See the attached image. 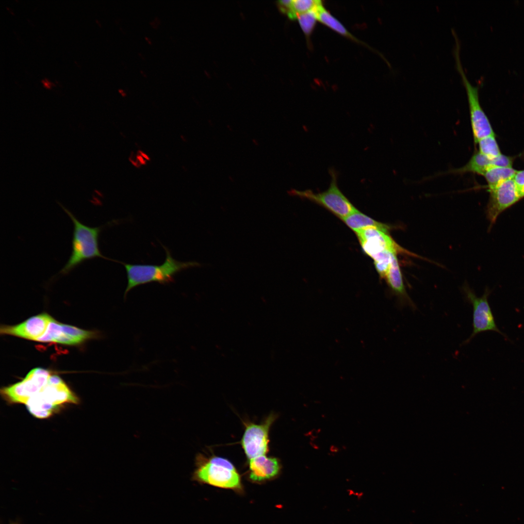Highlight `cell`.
I'll list each match as a JSON object with an SVG mask.
<instances>
[{"instance_id": "5bb4252c", "label": "cell", "mask_w": 524, "mask_h": 524, "mask_svg": "<svg viewBox=\"0 0 524 524\" xmlns=\"http://www.w3.org/2000/svg\"><path fill=\"white\" fill-rule=\"evenodd\" d=\"M396 255H393L390 267L384 279L392 293L397 297L398 307L402 309L408 306L415 311L417 309L416 305L406 292Z\"/></svg>"}, {"instance_id": "5b68a950", "label": "cell", "mask_w": 524, "mask_h": 524, "mask_svg": "<svg viewBox=\"0 0 524 524\" xmlns=\"http://www.w3.org/2000/svg\"><path fill=\"white\" fill-rule=\"evenodd\" d=\"M454 36L456 41L454 50L456 66L461 76L466 91L472 130L475 143L476 144L481 138L494 135L495 133L489 119L480 105L479 98V86L473 85L468 80L464 71L459 56V40L457 35Z\"/></svg>"}, {"instance_id": "7c38bea8", "label": "cell", "mask_w": 524, "mask_h": 524, "mask_svg": "<svg viewBox=\"0 0 524 524\" xmlns=\"http://www.w3.org/2000/svg\"><path fill=\"white\" fill-rule=\"evenodd\" d=\"M53 318L46 313L33 316L15 326H2L1 334L10 335L33 341L44 334Z\"/></svg>"}, {"instance_id": "7402d4cb", "label": "cell", "mask_w": 524, "mask_h": 524, "mask_svg": "<svg viewBox=\"0 0 524 524\" xmlns=\"http://www.w3.org/2000/svg\"><path fill=\"white\" fill-rule=\"evenodd\" d=\"M393 254L395 253L386 250L373 259L377 271L381 278H385L386 276Z\"/></svg>"}, {"instance_id": "cb8c5ba5", "label": "cell", "mask_w": 524, "mask_h": 524, "mask_svg": "<svg viewBox=\"0 0 524 524\" xmlns=\"http://www.w3.org/2000/svg\"><path fill=\"white\" fill-rule=\"evenodd\" d=\"M292 3V0H281L277 1L280 10L287 16L291 12Z\"/></svg>"}, {"instance_id": "30bf717a", "label": "cell", "mask_w": 524, "mask_h": 524, "mask_svg": "<svg viewBox=\"0 0 524 524\" xmlns=\"http://www.w3.org/2000/svg\"><path fill=\"white\" fill-rule=\"evenodd\" d=\"M364 252L373 259L388 250L395 254L405 253L416 255L398 245L388 232L376 228H367L355 232Z\"/></svg>"}, {"instance_id": "4fadbf2b", "label": "cell", "mask_w": 524, "mask_h": 524, "mask_svg": "<svg viewBox=\"0 0 524 524\" xmlns=\"http://www.w3.org/2000/svg\"><path fill=\"white\" fill-rule=\"evenodd\" d=\"M513 163V159L511 156L501 154L496 158H490L478 151L464 165L451 170L449 173L458 175L472 173L483 176L492 167H511Z\"/></svg>"}, {"instance_id": "603a6c76", "label": "cell", "mask_w": 524, "mask_h": 524, "mask_svg": "<svg viewBox=\"0 0 524 524\" xmlns=\"http://www.w3.org/2000/svg\"><path fill=\"white\" fill-rule=\"evenodd\" d=\"M513 179L521 199L524 197V170L517 171Z\"/></svg>"}, {"instance_id": "9c48e42d", "label": "cell", "mask_w": 524, "mask_h": 524, "mask_svg": "<svg viewBox=\"0 0 524 524\" xmlns=\"http://www.w3.org/2000/svg\"><path fill=\"white\" fill-rule=\"evenodd\" d=\"M275 419L276 416L271 414L262 423H250L246 426L241 444L248 460L266 455L269 450V431Z\"/></svg>"}, {"instance_id": "277c9868", "label": "cell", "mask_w": 524, "mask_h": 524, "mask_svg": "<svg viewBox=\"0 0 524 524\" xmlns=\"http://www.w3.org/2000/svg\"><path fill=\"white\" fill-rule=\"evenodd\" d=\"M78 400L61 378L50 375L47 384L25 405L33 415L42 419L50 416L63 404H77Z\"/></svg>"}, {"instance_id": "e0dca14e", "label": "cell", "mask_w": 524, "mask_h": 524, "mask_svg": "<svg viewBox=\"0 0 524 524\" xmlns=\"http://www.w3.org/2000/svg\"><path fill=\"white\" fill-rule=\"evenodd\" d=\"M317 17L318 21L340 34L350 38L357 43H361L360 41L351 34L339 20L326 10L323 4L320 5L317 8Z\"/></svg>"}, {"instance_id": "9a60e30c", "label": "cell", "mask_w": 524, "mask_h": 524, "mask_svg": "<svg viewBox=\"0 0 524 524\" xmlns=\"http://www.w3.org/2000/svg\"><path fill=\"white\" fill-rule=\"evenodd\" d=\"M249 478L254 482H260L277 476L281 470L279 459L276 458L261 456L248 460Z\"/></svg>"}, {"instance_id": "484cf974", "label": "cell", "mask_w": 524, "mask_h": 524, "mask_svg": "<svg viewBox=\"0 0 524 524\" xmlns=\"http://www.w3.org/2000/svg\"><path fill=\"white\" fill-rule=\"evenodd\" d=\"M118 91H119V93H121V94L123 96H126V93H125L123 89H119Z\"/></svg>"}, {"instance_id": "d6986e66", "label": "cell", "mask_w": 524, "mask_h": 524, "mask_svg": "<svg viewBox=\"0 0 524 524\" xmlns=\"http://www.w3.org/2000/svg\"><path fill=\"white\" fill-rule=\"evenodd\" d=\"M476 144H478V151L490 158H496L502 154L495 134L483 137Z\"/></svg>"}, {"instance_id": "ba28073f", "label": "cell", "mask_w": 524, "mask_h": 524, "mask_svg": "<svg viewBox=\"0 0 524 524\" xmlns=\"http://www.w3.org/2000/svg\"><path fill=\"white\" fill-rule=\"evenodd\" d=\"M50 376L48 370L34 368L22 381L1 389V394L9 403L25 404L47 384Z\"/></svg>"}, {"instance_id": "ffe728a7", "label": "cell", "mask_w": 524, "mask_h": 524, "mask_svg": "<svg viewBox=\"0 0 524 524\" xmlns=\"http://www.w3.org/2000/svg\"><path fill=\"white\" fill-rule=\"evenodd\" d=\"M319 0H292L291 10L288 17L296 19L298 15L308 12L322 4Z\"/></svg>"}, {"instance_id": "52a82bcc", "label": "cell", "mask_w": 524, "mask_h": 524, "mask_svg": "<svg viewBox=\"0 0 524 524\" xmlns=\"http://www.w3.org/2000/svg\"><path fill=\"white\" fill-rule=\"evenodd\" d=\"M463 291L467 301L473 307V332L470 337L464 341L462 345L469 343L477 334L484 331H495L506 337L498 328L488 302V298L490 291L487 288L481 297H477L475 292L468 286L463 287Z\"/></svg>"}, {"instance_id": "8992f818", "label": "cell", "mask_w": 524, "mask_h": 524, "mask_svg": "<svg viewBox=\"0 0 524 524\" xmlns=\"http://www.w3.org/2000/svg\"><path fill=\"white\" fill-rule=\"evenodd\" d=\"M331 180L328 188L325 191L315 193L311 190H291L289 194L313 202L329 211L343 219L358 210L344 195L338 185L337 174L330 170Z\"/></svg>"}, {"instance_id": "ac0fdd59", "label": "cell", "mask_w": 524, "mask_h": 524, "mask_svg": "<svg viewBox=\"0 0 524 524\" xmlns=\"http://www.w3.org/2000/svg\"><path fill=\"white\" fill-rule=\"evenodd\" d=\"M517 170L512 167H492L484 174L488 190L508 180L513 179Z\"/></svg>"}, {"instance_id": "7a4b0ae2", "label": "cell", "mask_w": 524, "mask_h": 524, "mask_svg": "<svg viewBox=\"0 0 524 524\" xmlns=\"http://www.w3.org/2000/svg\"><path fill=\"white\" fill-rule=\"evenodd\" d=\"M73 224L71 254L64 266L56 276L68 275L84 261L101 258L120 263L104 256L98 247V238L103 227H91L81 223L67 208L58 202Z\"/></svg>"}, {"instance_id": "44dd1931", "label": "cell", "mask_w": 524, "mask_h": 524, "mask_svg": "<svg viewBox=\"0 0 524 524\" xmlns=\"http://www.w3.org/2000/svg\"><path fill=\"white\" fill-rule=\"evenodd\" d=\"M322 4H321L314 9L299 15L296 19L298 20L299 25L303 33L307 37H309L311 34L317 20V10L318 7Z\"/></svg>"}, {"instance_id": "d4e9b609", "label": "cell", "mask_w": 524, "mask_h": 524, "mask_svg": "<svg viewBox=\"0 0 524 524\" xmlns=\"http://www.w3.org/2000/svg\"><path fill=\"white\" fill-rule=\"evenodd\" d=\"M42 82L46 87L49 88L50 87L51 82H49L47 79L42 80Z\"/></svg>"}, {"instance_id": "6da1fadb", "label": "cell", "mask_w": 524, "mask_h": 524, "mask_svg": "<svg viewBox=\"0 0 524 524\" xmlns=\"http://www.w3.org/2000/svg\"><path fill=\"white\" fill-rule=\"evenodd\" d=\"M166 258L161 265L131 264L121 263L125 267L127 277V285L124 292L125 298L133 288L152 282L162 284L174 282V276L184 270L200 266L196 262H180L174 259L167 248L163 246Z\"/></svg>"}, {"instance_id": "3957f363", "label": "cell", "mask_w": 524, "mask_h": 524, "mask_svg": "<svg viewBox=\"0 0 524 524\" xmlns=\"http://www.w3.org/2000/svg\"><path fill=\"white\" fill-rule=\"evenodd\" d=\"M193 479L201 483L219 488L240 490L241 477L233 464L226 458L197 456Z\"/></svg>"}, {"instance_id": "2e32d148", "label": "cell", "mask_w": 524, "mask_h": 524, "mask_svg": "<svg viewBox=\"0 0 524 524\" xmlns=\"http://www.w3.org/2000/svg\"><path fill=\"white\" fill-rule=\"evenodd\" d=\"M355 232L367 228H376L388 232L392 226L379 222L366 215L358 210L342 219Z\"/></svg>"}, {"instance_id": "8fae6325", "label": "cell", "mask_w": 524, "mask_h": 524, "mask_svg": "<svg viewBox=\"0 0 524 524\" xmlns=\"http://www.w3.org/2000/svg\"><path fill=\"white\" fill-rule=\"evenodd\" d=\"M489 200L487 205V217L493 224L504 210L521 198L513 179L507 180L495 187L489 189Z\"/></svg>"}]
</instances>
